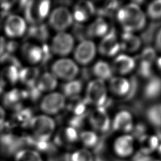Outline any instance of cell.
Returning a JSON list of instances; mask_svg holds the SVG:
<instances>
[{
    "instance_id": "cell-45",
    "label": "cell",
    "mask_w": 161,
    "mask_h": 161,
    "mask_svg": "<svg viewBox=\"0 0 161 161\" xmlns=\"http://www.w3.org/2000/svg\"><path fill=\"white\" fill-rule=\"evenodd\" d=\"M6 111L3 105L0 104V126H2L6 121Z\"/></svg>"
},
{
    "instance_id": "cell-17",
    "label": "cell",
    "mask_w": 161,
    "mask_h": 161,
    "mask_svg": "<svg viewBox=\"0 0 161 161\" xmlns=\"http://www.w3.org/2000/svg\"><path fill=\"white\" fill-rule=\"evenodd\" d=\"M96 12L94 4L89 1H79L74 7L72 12L74 21L78 23H84L88 21Z\"/></svg>"
},
{
    "instance_id": "cell-13",
    "label": "cell",
    "mask_w": 161,
    "mask_h": 161,
    "mask_svg": "<svg viewBox=\"0 0 161 161\" xmlns=\"http://www.w3.org/2000/svg\"><path fill=\"white\" fill-rule=\"evenodd\" d=\"M21 55L29 65L36 66L43 60L42 46L36 42H27L21 47Z\"/></svg>"
},
{
    "instance_id": "cell-23",
    "label": "cell",
    "mask_w": 161,
    "mask_h": 161,
    "mask_svg": "<svg viewBox=\"0 0 161 161\" xmlns=\"http://www.w3.org/2000/svg\"><path fill=\"white\" fill-rule=\"evenodd\" d=\"M40 75V70L36 66H26L19 69V82L26 87H30L36 85Z\"/></svg>"
},
{
    "instance_id": "cell-40",
    "label": "cell",
    "mask_w": 161,
    "mask_h": 161,
    "mask_svg": "<svg viewBox=\"0 0 161 161\" xmlns=\"http://www.w3.org/2000/svg\"><path fill=\"white\" fill-rule=\"evenodd\" d=\"M119 3L116 1H106L104 3L102 10L101 11L103 14H106L112 13L114 11H117L119 8Z\"/></svg>"
},
{
    "instance_id": "cell-24",
    "label": "cell",
    "mask_w": 161,
    "mask_h": 161,
    "mask_svg": "<svg viewBox=\"0 0 161 161\" xmlns=\"http://www.w3.org/2000/svg\"><path fill=\"white\" fill-rule=\"evenodd\" d=\"M160 144L159 138L155 135L145 133L138 138L139 152L150 155L156 151Z\"/></svg>"
},
{
    "instance_id": "cell-20",
    "label": "cell",
    "mask_w": 161,
    "mask_h": 161,
    "mask_svg": "<svg viewBox=\"0 0 161 161\" xmlns=\"http://www.w3.org/2000/svg\"><path fill=\"white\" fill-rule=\"evenodd\" d=\"M108 22L103 17H97L91 22L86 30V34L89 38H103L109 31Z\"/></svg>"
},
{
    "instance_id": "cell-19",
    "label": "cell",
    "mask_w": 161,
    "mask_h": 161,
    "mask_svg": "<svg viewBox=\"0 0 161 161\" xmlns=\"http://www.w3.org/2000/svg\"><path fill=\"white\" fill-rule=\"evenodd\" d=\"M108 86L110 91L119 97L130 96L132 88L131 82L123 76H113L109 80Z\"/></svg>"
},
{
    "instance_id": "cell-9",
    "label": "cell",
    "mask_w": 161,
    "mask_h": 161,
    "mask_svg": "<svg viewBox=\"0 0 161 161\" xmlns=\"http://www.w3.org/2000/svg\"><path fill=\"white\" fill-rule=\"evenodd\" d=\"M28 23L23 16L18 14H9L3 23V31L6 36L16 40L23 36L27 31Z\"/></svg>"
},
{
    "instance_id": "cell-6",
    "label": "cell",
    "mask_w": 161,
    "mask_h": 161,
    "mask_svg": "<svg viewBox=\"0 0 161 161\" xmlns=\"http://www.w3.org/2000/svg\"><path fill=\"white\" fill-rule=\"evenodd\" d=\"M87 103L95 107H104L108 102V89L104 81L95 79L91 80L86 89L84 97Z\"/></svg>"
},
{
    "instance_id": "cell-22",
    "label": "cell",
    "mask_w": 161,
    "mask_h": 161,
    "mask_svg": "<svg viewBox=\"0 0 161 161\" xmlns=\"http://www.w3.org/2000/svg\"><path fill=\"white\" fill-rule=\"evenodd\" d=\"M121 50L127 53L138 51L142 45L141 39L134 33L123 31L119 40Z\"/></svg>"
},
{
    "instance_id": "cell-25",
    "label": "cell",
    "mask_w": 161,
    "mask_h": 161,
    "mask_svg": "<svg viewBox=\"0 0 161 161\" xmlns=\"http://www.w3.org/2000/svg\"><path fill=\"white\" fill-rule=\"evenodd\" d=\"M49 32L48 26L42 23L40 24L30 25V26L28 27L26 33L28 36L34 41L45 43L49 37Z\"/></svg>"
},
{
    "instance_id": "cell-5",
    "label": "cell",
    "mask_w": 161,
    "mask_h": 161,
    "mask_svg": "<svg viewBox=\"0 0 161 161\" xmlns=\"http://www.w3.org/2000/svg\"><path fill=\"white\" fill-rule=\"evenodd\" d=\"M47 19L48 27L57 33L66 31L74 22L72 12L64 6H58L51 9Z\"/></svg>"
},
{
    "instance_id": "cell-32",
    "label": "cell",
    "mask_w": 161,
    "mask_h": 161,
    "mask_svg": "<svg viewBox=\"0 0 161 161\" xmlns=\"http://www.w3.org/2000/svg\"><path fill=\"white\" fill-rule=\"evenodd\" d=\"M79 140L85 147V148L89 149L97 145L99 137L97 133L94 131L85 130L79 133Z\"/></svg>"
},
{
    "instance_id": "cell-37",
    "label": "cell",
    "mask_w": 161,
    "mask_h": 161,
    "mask_svg": "<svg viewBox=\"0 0 161 161\" xmlns=\"http://www.w3.org/2000/svg\"><path fill=\"white\" fill-rule=\"evenodd\" d=\"M147 16L153 20L161 19V0L152 1L147 8Z\"/></svg>"
},
{
    "instance_id": "cell-39",
    "label": "cell",
    "mask_w": 161,
    "mask_h": 161,
    "mask_svg": "<svg viewBox=\"0 0 161 161\" xmlns=\"http://www.w3.org/2000/svg\"><path fill=\"white\" fill-rule=\"evenodd\" d=\"M141 60H143L151 63H153V62L156 60V50L152 47H146L145 48L140 55V58Z\"/></svg>"
},
{
    "instance_id": "cell-3",
    "label": "cell",
    "mask_w": 161,
    "mask_h": 161,
    "mask_svg": "<svg viewBox=\"0 0 161 161\" xmlns=\"http://www.w3.org/2000/svg\"><path fill=\"white\" fill-rule=\"evenodd\" d=\"M28 127L37 142H47L55 132L56 124L52 116L40 114L34 115Z\"/></svg>"
},
{
    "instance_id": "cell-36",
    "label": "cell",
    "mask_w": 161,
    "mask_h": 161,
    "mask_svg": "<svg viewBox=\"0 0 161 161\" xmlns=\"http://www.w3.org/2000/svg\"><path fill=\"white\" fill-rule=\"evenodd\" d=\"M70 161H94V157L89 149L82 148L75 150L70 154Z\"/></svg>"
},
{
    "instance_id": "cell-29",
    "label": "cell",
    "mask_w": 161,
    "mask_h": 161,
    "mask_svg": "<svg viewBox=\"0 0 161 161\" xmlns=\"http://www.w3.org/2000/svg\"><path fill=\"white\" fill-rule=\"evenodd\" d=\"M92 72L94 75L97 79L109 80L113 74L112 68L106 61L99 60L94 63L92 68Z\"/></svg>"
},
{
    "instance_id": "cell-41",
    "label": "cell",
    "mask_w": 161,
    "mask_h": 161,
    "mask_svg": "<svg viewBox=\"0 0 161 161\" xmlns=\"http://www.w3.org/2000/svg\"><path fill=\"white\" fill-rule=\"evenodd\" d=\"M154 42L155 47V50L161 52V28H160L156 33Z\"/></svg>"
},
{
    "instance_id": "cell-14",
    "label": "cell",
    "mask_w": 161,
    "mask_h": 161,
    "mask_svg": "<svg viewBox=\"0 0 161 161\" xmlns=\"http://www.w3.org/2000/svg\"><path fill=\"white\" fill-rule=\"evenodd\" d=\"M113 148L116 156L120 158H127L131 156L135 150L134 137L129 134H123L114 141Z\"/></svg>"
},
{
    "instance_id": "cell-27",
    "label": "cell",
    "mask_w": 161,
    "mask_h": 161,
    "mask_svg": "<svg viewBox=\"0 0 161 161\" xmlns=\"http://www.w3.org/2000/svg\"><path fill=\"white\" fill-rule=\"evenodd\" d=\"M15 65H5L0 72V82L4 86H13L19 82V69Z\"/></svg>"
},
{
    "instance_id": "cell-21",
    "label": "cell",
    "mask_w": 161,
    "mask_h": 161,
    "mask_svg": "<svg viewBox=\"0 0 161 161\" xmlns=\"http://www.w3.org/2000/svg\"><path fill=\"white\" fill-rule=\"evenodd\" d=\"M57 86L58 79L51 72H45L40 74L35 85L42 94L55 91Z\"/></svg>"
},
{
    "instance_id": "cell-38",
    "label": "cell",
    "mask_w": 161,
    "mask_h": 161,
    "mask_svg": "<svg viewBox=\"0 0 161 161\" xmlns=\"http://www.w3.org/2000/svg\"><path fill=\"white\" fill-rule=\"evenodd\" d=\"M147 116L153 125L161 126V104L155 105L150 108L147 113Z\"/></svg>"
},
{
    "instance_id": "cell-44",
    "label": "cell",
    "mask_w": 161,
    "mask_h": 161,
    "mask_svg": "<svg viewBox=\"0 0 161 161\" xmlns=\"http://www.w3.org/2000/svg\"><path fill=\"white\" fill-rule=\"evenodd\" d=\"M6 40L4 36L0 35V57L5 53L6 52Z\"/></svg>"
},
{
    "instance_id": "cell-48",
    "label": "cell",
    "mask_w": 161,
    "mask_h": 161,
    "mask_svg": "<svg viewBox=\"0 0 161 161\" xmlns=\"http://www.w3.org/2000/svg\"><path fill=\"white\" fill-rule=\"evenodd\" d=\"M94 161H102V160H95V158H94Z\"/></svg>"
},
{
    "instance_id": "cell-2",
    "label": "cell",
    "mask_w": 161,
    "mask_h": 161,
    "mask_svg": "<svg viewBox=\"0 0 161 161\" xmlns=\"http://www.w3.org/2000/svg\"><path fill=\"white\" fill-rule=\"evenodd\" d=\"M24 18L30 25L43 23L51 11V2L49 0H32L21 1Z\"/></svg>"
},
{
    "instance_id": "cell-33",
    "label": "cell",
    "mask_w": 161,
    "mask_h": 161,
    "mask_svg": "<svg viewBox=\"0 0 161 161\" xmlns=\"http://www.w3.org/2000/svg\"><path fill=\"white\" fill-rule=\"evenodd\" d=\"M60 137L62 143L72 144L79 140V133L77 129L68 126L62 130Z\"/></svg>"
},
{
    "instance_id": "cell-42",
    "label": "cell",
    "mask_w": 161,
    "mask_h": 161,
    "mask_svg": "<svg viewBox=\"0 0 161 161\" xmlns=\"http://www.w3.org/2000/svg\"><path fill=\"white\" fill-rule=\"evenodd\" d=\"M13 2L11 1H1L0 3V11L2 13H8L11 9Z\"/></svg>"
},
{
    "instance_id": "cell-43",
    "label": "cell",
    "mask_w": 161,
    "mask_h": 161,
    "mask_svg": "<svg viewBox=\"0 0 161 161\" xmlns=\"http://www.w3.org/2000/svg\"><path fill=\"white\" fill-rule=\"evenodd\" d=\"M134 157V161H152V158L148 155H145L144 153L139 152L137 153Z\"/></svg>"
},
{
    "instance_id": "cell-35",
    "label": "cell",
    "mask_w": 161,
    "mask_h": 161,
    "mask_svg": "<svg viewBox=\"0 0 161 161\" xmlns=\"http://www.w3.org/2000/svg\"><path fill=\"white\" fill-rule=\"evenodd\" d=\"M136 67L137 68V73L140 77L148 79L153 75L152 63L139 59Z\"/></svg>"
},
{
    "instance_id": "cell-18",
    "label": "cell",
    "mask_w": 161,
    "mask_h": 161,
    "mask_svg": "<svg viewBox=\"0 0 161 161\" xmlns=\"http://www.w3.org/2000/svg\"><path fill=\"white\" fill-rule=\"evenodd\" d=\"M26 100L23 89L12 88L3 94V106L15 111L22 108L23 102Z\"/></svg>"
},
{
    "instance_id": "cell-8",
    "label": "cell",
    "mask_w": 161,
    "mask_h": 161,
    "mask_svg": "<svg viewBox=\"0 0 161 161\" xmlns=\"http://www.w3.org/2000/svg\"><path fill=\"white\" fill-rule=\"evenodd\" d=\"M53 55L60 57H67L75 48L74 36L67 31L57 33L49 45Z\"/></svg>"
},
{
    "instance_id": "cell-34",
    "label": "cell",
    "mask_w": 161,
    "mask_h": 161,
    "mask_svg": "<svg viewBox=\"0 0 161 161\" xmlns=\"http://www.w3.org/2000/svg\"><path fill=\"white\" fill-rule=\"evenodd\" d=\"M14 118L15 121L19 125L23 126H28L34 115L32 114L31 111L28 108H21L14 111Z\"/></svg>"
},
{
    "instance_id": "cell-4",
    "label": "cell",
    "mask_w": 161,
    "mask_h": 161,
    "mask_svg": "<svg viewBox=\"0 0 161 161\" xmlns=\"http://www.w3.org/2000/svg\"><path fill=\"white\" fill-rule=\"evenodd\" d=\"M50 72L58 80L67 82L75 79L79 73V67L72 59L60 57L52 64Z\"/></svg>"
},
{
    "instance_id": "cell-31",
    "label": "cell",
    "mask_w": 161,
    "mask_h": 161,
    "mask_svg": "<svg viewBox=\"0 0 161 161\" xmlns=\"http://www.w3.org/2000/svg\"><path fill=\"white\" fill-rule=\"evenodd\" d=\"M14 161H44L41 154L36 150L24 148L18 151L14 156Z\"/></svg>"
},
{
    "instance_id": "cell-16",
    "label": "cell",
    "mask_w": 161,
    "mask_h": 161,
    "mask_svg": "<svg viewBox=\"0 0 161 161\" xmlns=\"http://www.w3.org/2000/svg\"><path fill=\"white\" fill-rule=\"evenodd\" d=\"M136 60L126 53H119L114 57L111 66L113 72L125 75L131 72L136 68Z\"/></svg>"
},
{
    "instance_id": "cell-11",
    "label": "cell",
    "mask_w": 161,
    "mask_h": 161,
    "mask_svg": "<svg viewBox=\"0 0 161 161\" xmlns=\"http://www.w3.org/2000/svg\"><path fill=\"white\" fill-rule=\"evenodd\" d=\"M90 125L95 132L106 133L111 127V121L104 107H95L88 114Z\"/></svg>"
},
{
    "instance_id": "cell-15",
    "label": "cell",
    "mask_w": 161,
    "mask_h": 161,
    "mask_svg": "<svg viewBox=\"0 0 161 161\" xmlns=\"http://www.w3.org/2000/svg\"><path fill=\"white\" fill-rule=\"evenodd\" d=\"M134 126V121L132 114L126 110L118 111L111 121L112 128L118 132L128 134Z\"/></svg>"
},
{
    "instance_id": "cell-26",
    "label": "cell",
    "mask_w": 161,
    "mask_h": 161,
    "mask_svg": "<svg viewBox=\"0 0 161 161\" xmlns=\"http://www.w3.org/2000/svg\"><path fill=\"white\" fill-rule=\"evenodd\" d=\"M70 103L67 106L69 111L72 113L73 116L85 118L88 115L89 112L87 106L89 104L84 98H81L79 96L69 99Z\"/></svg>"
},
{
    "instance_id": "cell-46",
    "label": "cell",
    "mask_w": 161,
    "mask_h": 161,
    "mask_svg": "<svg viewBox=\"0 0 161 161\" xmlns=\"http://www.w3.org/2000/svg\"><path fill=\"white\" fill-rule=\"evenodd\" d=\"M155 64H156V67H157V69L158 70L159 72L161 74V56L157 58V59L155 60Z\"/></svg>"
},
{
    "instance_id": "cell-7",
    "label": "cell",
    "mask_w": 161,
    "mask_h": 161,
    "mask_svg": "<svg viewBox=\"0 0 161 161\" xmlns=\"http://www.w3.org/2000/svg\"><path fill=\"white\" fill-rule=\"evenodd\" d=\"M67 104L66 97L62 92L53 91L45 94L40 100L39 108L42 114L52 116L60 113Z\"/></svg>"
},
{
    "instance_id": "cell-28",
    "label": "cell",
    "mask_w": 161,
    "mask_h": 161,
    "mask_svg": "<svg viewBox=\"0 0 161 161\" xmlns=\"http://www.w3.org/2000/svg\"><path fill=\"white\" fill-rule=\"evenodd\" d=\"M143 95L148 99H155L161 95V78L153 75L149 78L143 88Z\"/></svg>"
},
{
    "instance_id": "cell-1",
    "label": "cell",
    "mask_w": 161,
    "mask_h": 161,
    "mask_svg": "<svg viewBox=\"0 0 161 161\" xmlns=\"http://www.w3.org/2000/svg\"><path fill=\"white\" fill-rule=\"evenodd\" d=\"M116 19L123 31L134 33L143 30L147 23L145 13L135 2L120 6L116 11Z\"/></svg>"
},
{
    "instance_id": "cell-12",
    "label": "cell",
    "mask_w": 161,
    "mask_h": 161,
    "mask_svg": "<svg viewBox=\"0 0 161 161\" xmlns=\"http://www.w3.org/2000/svg\"><path fill=\"white\" fill-rule=\"evenodd\" d=\"M97 50L99 53L107 57H114L121 51L119 40L114 28L109 30L108 33L101 38Z\"/></svg>"
},
{
    "instance_id": "cell-47",
    "label": "cell",
    "mask_w": 161,
    "mask_h": 161,
    "mask_svg": "<svg viewBox=\"0 0 161 161\" xmlns=\"http://www.w3.org/2000/svg\"><path fill=\"white\" fill-rule=\"evenodd\" d=\"M157 153L158 155V156L160 157L161 158V143H160L157 149Z\"/></svg>"
},
{
    "instance_id": "cell-30",
    "label": "cell",
    "mask_w": 161,
    "mask_h": 161,
    "mask_svg": "<svg viewBox=\"0 0 161 161\" xmlns=\"http://www.w3.org/2000/svg\"><path fill=\"white\" fill-rule=\"evenodd\" d=\"M83 88L82 82L78 79H74L66 82L62 86V94L65 97L72 98L79 96Z\"/></svg>"
},
{
    "instance_id": "cell-10",
    "label": "cell",
    "mask_w": 161,
    "mask_h": 161,
    "mask_svg": "<svg viewBox=\"0 0 161 161\" xmlns=\"http://www.w3.org/2000/svg\"><path fill=\"white\" fill-rule=\"evenodd\" d=\"M97 47L94 42L89 39L81 40L73 50L75 62L81 65H87L96 57Z\"/></svg>"
}]
</instances>
